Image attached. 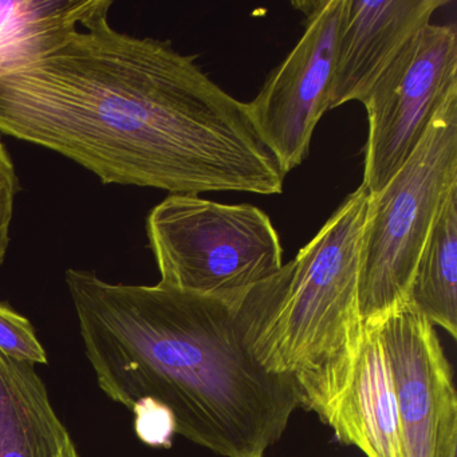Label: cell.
I'll list each match as a JSON object with an SVG mask.
<instances>
[{"mask_svg": "<svg viewBox=\"0 0 457 457\" xmlns=\"http://www.w3.org/2000/svg\"><path fill=\"white\" fill-rule=\"evenodd\" d=\"M109 10L0 69V132L68 157L104 184L170 195H279L285 173L247 104L197 55L120 33Z\"/></svg>", "mask_w": 457, "mask_h": 457, "instance_id": "cell-1", "label": "cell"}, {"mask_svg": "<svg viewBox=\"0 0 457 457\" xmlns=\"http://www.w3.org/2000/svg\"><path fill=\"white\" fill-rule=\"evenodd\" d=\"M66 286L100 389L128 409L149 397L176 435L223 457H263L301 408L286 379L245 349L242 291L200 295L164 286L114 285L69 269Z\"/></svg>", "mask_w": 457, "mask_h": 457, "instance_id": "cell-2", "label": "cell"}, {"mask_svg": "<svg viewBox=\"0 0 457 457\" xmlns=\"http://www.w3.org/2000/svg\"><path fill=\"white\" fill-rule=\"evenodd\" d=\"M368 203L361 184L293 261L243 290L237 303L245 349L293 385L301 408L328 427L352 386L365 338L360 269Z\"/></svg>", "mask_w": 457, "mask_h": 457, "instance_id": "cell-3", "label": "cell"}, {"mask_svg": "<svg viewBox=\"0 0 457 457\" xmlns=\"http://www.w3.org/2000/svg\"><path fill=\"white\" fill-rule=\"evenodd\" d=\"M456 186L454 87L405 164L378 194L369 195L360 269V310L365 325H379L408 304L422 248Z\"/></svg>", "mask_w": 457, "mask_h": 457, "instance_id": "cell-4", "label": "cell"}, {"mask_svg": "<svg viewBox=\"0 0 457 457\" xmlns=\"http://www.w3.org/2000/svg\"><path fill=\"white\" fill-rule=\"evenodd\" d=\"M146 234L160 282L200 295L253 287L285 266L271 219L250 204L170 195L149 212Z\"/></svg>", "mask_w": 457, "mask_h": 457, "instance_id": "cell-5", "label": "cell"}, {"mask_svg": "<svg viewBox=\"0 0 457 457\" xmlns=\"http://www.w3.org/2000/svg\"><path fill=\"white\" fill-rule=\"evenodd\" d=\"M454 87L456 26L429 23L398 53L362 103L369 122L362 186L370 196L405 164Z\"/></svg>", "mask_w": 457, "mask_h": 457, "instance_id": "cell-6", "label": "cell"}, {"mask_svg": "<svg viewBox=\"0 0 457 457\" xmlns=\"http://www.w3.org/2000/svg\"><path fill=\"white\" fill-rule=\"evenodd\" d=\"M306 17L304 33L271 71L248 114L261 140L285 175L309 156L318 122L328 112L337 36L345 0L296 2Z\"/></svg>", "mask_w": 457, "mask_h": 457, "instance_id": "cell-7", "label": "cell"}, {"mask_svg": "<svg viewBox=\"0 0 457 457\" xmlns=\"http://www.w3.org/2000/svg\"><path fill=\"white\" fill-rule=\"evenodd\" d=\"M400 414L403 457H457L453 371L437 331L411 304L379 323Z\"/></svg>", "mask_w": 457, "mask_h": 457, "instance_id": "cell-8", "label": "cell"}, {"mask_svg": "<svg viewBox=\"0 0 457 457\" xmlns=\"http://www.w3.org/2000/svg\"><path fill=\"white\" fill-rule=\"evenodd\" d=\"M446 4L445 0H345L328 111L350 101L363 103L398 53Z\"/></svg>", "mask_w": 457, "mask_h": 457, "instance_id": "cell-9", "label": "cell"}, {"mask_svg": "<svg viewBox=\"0 0 457 457\" xmlns=\"http://www.w3.org/2000/svg\"><path fill=\"white\" fill-rule=\"evenodd\" d=\"M330 428L339 443L366 457H403L395 382L379 325H365L352 386Z\"/></svg>", "mask_w": 457, "mask_h": 457, "instance_id": "cell-10", "label": "cell"}, {"mask_svg": "<svg viewBox=\"0 0 457 457\" xmlns=\"http://www.w3.org/2000/svg\"><path fill=\"white\" fill-rule=\"evenodd\" d=\"M71 443L34 366L0 353V457H62Z\"/></svg>", "mask_w": 457, "mask_h": 457, "instance_id": "cell-11", "label": "cell"}, {"mask_svg": "<svg viewBox=\"0 0 457 457\" xmlns=\"http://www.w3.org/2000/svg\"><path fill=\"white\" fill-rule=\"evenodd\" d=\"M457 186L449 192L414 270L408 303L457 337Z\"/></svg>", "mask_w": 457, "mask_h": 457, "instance_id": "cell-12", "label": "cell"}, {"mask_svg": "<svg viewBox=\"0 0 457 457\" xmlns=\"http://www.w3.org/2000/svg\"><path fill=\"white\" fill-rule=\"evenodd\" d=\"M111 0H0V69L25 57L47 37L82 28Z\"/></svg>", "mask_w": 457, "mask_h": 457, "instance_id": "cell-13", "label": "cell"}, {"mask_svg": "<svg viewBox=\"0 0 457 457\" xmlns=\"http://www.w3.org/2000/svg\"><path fill=\"white\" fill-rule=\"evenodd\" d=\"M0 353L26 365H46L47 353L28 318L0 302Z\"/></svg>", "mask_w": 457, "mask_h": 457, "instance_id": "cell-14", "label": "cell"}, {"mask_svg": "<svg viewBox=\"0 0 457 457\" xmlns=\"http://www.w3.org/2000/svg\"><path fill=\"white\" fill-rule=\"evenodd\" d=\"M130 411L135 414V430L141 443L154 448H170L176 435L170 411L149 397L140 398Z\"/></svg>", "mask_w": 457, "mask_h": 457, "instance_id": "cell-15", "label": "cell"}, {"mask_svg": "<svg viewBox=\"0 0 457 457\" xmlns=\"http://www.w3.org/2000/svg\"><path fill=\"white\" fill-rule=\"evenodd\" d=\"M20 191V180L14 162L4 144L0 141V266L6 258L10 243V227L14 215L15 196Z\"/></svg>", "mask_w": 457, "mask_h": 457, "instance_id": "cell-16", "label": "cell"}, {"mask_svg": "<svg viewBox=\"0 0 457 457\" xmlns=\"http://www.w3.org/2000/svg\"><path fill=\"white\" fill-rule=\"evenodd\" d=\"M62 457H79V452H77L76 445L74 443H71V445L66 449L65 453L62 454Z\"/></svg>", "mask_w": 457, "mask_h": 457, "instance_id": "cell-17", "label": "cell"}]
</instances>
